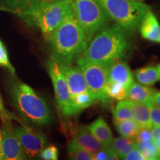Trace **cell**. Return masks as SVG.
Returning <instances> with one entry per match:
<instances>
[{
	"instance_id": "7a4b0ae2",
	"label": "cell",
	"mask_w": 160,
	"mask_h": 160,
	"mask_svg": "<svg viewBox=\"0 0 160 160\" xmlns=\"http://www.w3.org/2000/svg\"><path fill=\"white\" fill-rule=\"evenodd\" d=\"M48 42L51 45L52 60L61 65H71L88 45L73 11L52 33Z\"/></svg>"
},
{
	"instance_id": "ab89813d",
	"label": "cell",
	"mask_w": 160,
	"mask_h": 160,
	"mask_svg": "<svg viewBox=\"0 0 160 160\" xmlns=\"http://www.w3.org/2000/svg\"><path fill=\"white\" fill-rule=\"evenodd\" d=\"M39 1H42V2H51V1H56V0H39ZM71 1V0H70Z\"/></svg>"
},
{
	"instance_id": "ee69618b",
	"label": "cell",
	"mask_w": 160,
	"mask_h": 160,
	"mask_svg": "<svg viewBox=\"0 0 160 160\" xmlns=\"http://www.w3.org/2000/svg\"><path fill=\"white\" fill-rule=\"evenodd\" d=\"M71 1H72V0H71Z\"/></svg>"
},
{
	"instance_id": "8d00e7d4",
	"label": "cell",
	"mask_w": 160,
	"mask_h": 160,
	"mask_svg": "<svg viewBox=\"0 0 160 160\" xmlns=\"http://www.w3.org/2000/svg\"><path fill=\"white\" fill-rule=\"evenodd\" d=\"M0 10H5V11H9V10L7 8H5V6H3L2 2V0H0Z\"/></svg>"
},
{
	"instance_id": "d6a6232c",
	"label": "cell",
	"mask_w": 160,
	"mask_h": 160,
	"mask_svg": "<svg viewBox=\"0 0 160 160\" xmlns=\"http://www.w3.org/2000/svg\"><path fill=\"white\" fill-rule=\"evenodd\" d=\"M145 105L148 106H157L160 108V92L157 91Z\"/></svg>"
},
{
	"instance_id": "52a82bcc",
	"label": "cell",
	"mask_w": 160,
	"mask_h": 160,
	"mask_svg": "<svg viewBox=\"0 0 160 160\" xmlns=\"http://www.w3.org/2000/svg\"><path fill=\"white\" fill-rule=\"evenodd\" d=\"M47 67L53 82L58 108L65 117L77 115L79 111L72 101L67 81L60 68L59 64L51 59L48 61Z\"/></svg>"
},
{
	"instance_id": "4fadbf2b",
	"label": "cell",
	"mask_w": 160,
	"mask_h": 160,
	"mask_svg": "<svg viewBox=\"0 0 160 160\" xmlns=\"http://www.w3.org/2000/svg\"><path fill=\"white\" fill-rule=\"evenodd\" d=\"M108 81L117 82L122 84L128 91L129 88L134 82V78L127 64L124 62H118L110 67L108 70Z\"/></svg>"
},
{
	"instance_id": "ffe728a7",
	"label": "cell",
	"mask_w": 160,
	"mask_h": 160,
	"mask_svg": "<svg viewBox=\"0 0 160 160\" xmlns=\"http://www.w3.org/2000/svg\"><path fill=\"white\" fill-rule=\"evenodd\" d=\"M135 77L142 85L151 86L159 80L158 68L156 66H147L135 71Z\"/></svg>"
},
{
	"instance_id": "cb8c5ba5",
	"label": "cell",
	"mask_w": 160,
	"mask_h": 160,
	"mask_svg": "<svg viewBox=\"0 0 160 160\" xmlns=\"http://www.w3.org/2000/svg\"><path fill=\"white\" fill-rule=\"evenodd\" d=\"M105 91L110 99L119 100V101L127 99L128 89L122 84L117 82L108 81L105 87Z\"/></svg>"
},
{
	"instance_id": "603a6c76",
	"label": "cell",
	"mask_w": 160,
	"mask_h": 160,
	"mask_svg": "<svg viewBox=\"0 0 160 160\" xmlns=\"http://www.w3.org/2000/svg\"><path fill=\"white\" fill-rule=\"evenodd\" d=\"M132 102L130 100H121L113 109L114 122H122L132 119Z\"/></svg>"
},
{
	"instance_id": "6da1fadb",
	"label": "cell",
	"mask_w": 160,
	"mask_h": 160,
	"mask_svg": "<svg viewBox=\"0 0 160 160\" xmlns=\"http://www.w3.org/2000/svg\"><path fill=\"white\" fill-rule=\"evenodd\" d=\"M131 32L114 24L108 25L92 38L77 59V64L93 62L111 66L122 62L132 51Z\"/></svg>"
},
{
	"instance_id": "8992f818",
	"label": "cell",
	"mask_w": 160,
	"mask_h": 160,
	"mask_svg": "<svg viewBox=\"0 0 160 160\" xmlns=\"http://www.w3.org/2000/svg\"><path fill=\"white\" fill-rule=\"evenodd\" d=\"M71 6L88 42L108 25L110 19L97 0H72Z\"/></svg>"
},
{
	"instance_id": "9a60e30c",
	"label": "cell",
	"mask_w": 160,
	"mask_h": 160,
	"mask_svg": "<svg viewBox=\"0 0 160 160\" xmlns=\"http://www.w3.org/2000/svg\"><path fill=\"white\" fill-rule=\"evenodd\" d=\"M73 140L84 148L93 153L103 148V146L92 134L88 127L83 125H79L75 128L73 132Z\"/></svg>"
},
{
	"instance_id": "30bf717a",
	"label": "cell",
	"mask_w": 160,
	"mask_h": 160,
	"mask_svg": "<svg viewBox=\"0 0 160 160\" xmlns=\"http://www.w3.org/2000/svg\"><path fill=\"white\" fill-rule=\"evenodd\" d=\"M1 131V148L3 159L6 160H23L27 159L19 139L16 134L11 121L2 122Z\"/></svg>"
},
{
	"instance_id": "7bdbcfd3",
	"label": "cell",
	"mask_w": 160,
	"mask_h": 160,
	"mask_svg": "<svg viewBox=\"0 0 160 160\" xmlns=\"http://www.w3.org/2000/svg\"><path fill=\"white\" fill-rule=\"evenodd\" d=\"M159 159H160V157H159Z\"/></svg>"
},
{
	"instance_id": "d4e9b609",
	"label": "cell",
	"mask_w": 160,
	"mask_h": 160,
	"mask_svg": "<svg viewBox=\"0 0 160 160\" xmlns=\"http://www.w3.org/2000/svg\"><path fill=\"white\" fill-rule=\"evenodd\" d=\"M135 148L141 152L145 160L159 159V151L153 140L145 142H136Z\"/></svg>"
},
{
	"instance_id": "e0dca14e",
	"label": "cell",
	"mask_w": 160,
	"mask_h": 160,
	"mask_svg": "<svg viewBox=\"0 0 160 160\" xmlns=\"http://www.w3.org/2000/svg\"><path fill=\"white\" fill-rule=\"evenodd\" d=\"M157 92V90L152 88L140 85L134 82L128 91L127 99L136 102L146 104Z\"/></svg>"
},
{
	"instance_id": "7c38bea8",
	"label": "cell",
	"mask_w": 160,
	"mask_h": 160,
	"mask_svg": "<svg viewBox=\"0 0 160 160\" xmlns=\"http://www.w3.org/2000/svg\"><path fill=\"white\" fill-rule=\"evenodd\" d=\"M139 29L143 39L160 44V24L151 10L143 17Z\"/></svg>"
},
{
	"instance_id": "f1b7e54d",
	"label": "cell",
	"mask_w": 160,
	"mask_h": 160,
	"mask_svg": "<svg viewBox=\"0 0 160 160\" xmlns=\"http://www.w3.org/2000/svg\"><path fill=\"white\" fill-rule=\"evenodd\" d=\"M133 140L135 142H145L151 141L152 136L151 129L141 128Z\"/></svg>"
},
{
	"instance_id": "d6986e66",
	"label": "cell",
	"mask_w": 160,
	"mask_h": 160,
	"mask_svg": "<svg viewBox=\"0 0 160 160\" xmlns=\"http://www.w3.org/2000/svg\"><path fill=\"white\" fill-rule=\"evenodd\" d=\"M135 141L131 138L117 137L112 140L109 148L117 154L119 159H123L126 154L135 148Z\"/></svg>"
},
{
	"instance_id": "ba28073f",
	"label": "cell",
	"mask_w": 160,
	"mask_h": 160,
	"mask_svg": "<svg viewBox=\"0 0 160 160\" xmlns=\"http://www.w3.org/2000/svg\"><path fill=\"white\" fill-rule=\"evenodd\" d=\"M77 65L97 99L104 104L109 103L110 98L106 93L105 87L108 81L110 66L93 62H84Z\"/></svg>"
},
{
	"instance_id": "277c9868",
	"label": "cell",
	"mask_w": 160,
	"mask_h": 160,
	"mask_svg": "<svg viewBox=\"0 0 160 160\" xmlns=\"http://www.w3.org/2000/svg\"><path fill=\"white\" fill-rule=\"evenodd\" d=\"M111 20L127 31L139 28L142 20L150 7L137 0H97Z\"/></svg>"
},
{
	"instance_id": "1f68e13d",
	"label": "cell",
	"mask_w": 160,
	"mask_h": 160,
	"mask_svg": "<svg viewBox=\"0 0 160 160\" xmlns=\"http://www.w3.org/2000/svg\"><path fill=\"white\" fill-rule=\"evenodd\" d=\"M123 159L126 160H145L144 156L142 154V153L139 150L134 148L129 152L128 154H126L124 157Z\"/></svg>"
},
{
	"instance_id": "b9f144b4",
	"label": "cell",
	"mask_w": 160,
	"mask_h": 160,
	"mask_svg": "<svg viewBox=\"0 0 160 160\" xmlns=\"http://www.w3.org/2000/svg\"><path fill=\"white\" fill-rule=\"evenodd\" d=\"M159 153H160V150H159Z\"/></svg>"
},
{
	"instance_id": "4dcf8cb0",
	"label": "cell",
	"mask_w": 160,
	"mask_h": 160,
	"mask_svg": "<svg viewBox=\"0 0 160 160\" xmlns=\"http://www.w3.org/2000/svg\"><path fill=\"white\" fill-rule=\"evenodd\" d=\"M150 110V117L153 127L160 126V108L157 106H148Z\"/></svg>"
},
{
	"instance_id": "4316f807",
	"label": "cell",
	"mask_w": 160,
	"mask_h": 160,
	"mask_svg": "<svg viewBox=\"0 0 160 160\" xmlns=\"http://www.w3.org/2000/svg\"><path fill=\"white\" fill-rule=\"evenodd\" d=\"M0 67L7 69L12 75H15V68L10 62L7 48L1 39H0Z\"/></svg>"
},
{
	"instance_id": "e575fe53",
	"label": "cell",
	"mask_w": 160,
	"mask_h": 160,
	"mask_svg": "<svg viewBox=\"0 0 160 160\" xmlns=\"http://www.w3.org/2000/svg\"><path fill=\"white\" fill-rule=\"evenodd\" d=\"M152 140H160V126L153 127L151 129Z\"/></svg>"
},
{
	"instance_id": "9c48e42d",
	"label": "cell",
	"mask_w": 160,
	"mask_h": 160,
	"mask_svg": "<svg viewBox=\"0 0 160 160\" xmlns=\"http://www.w3.org/2000/svg\"><path fill=\"white\" fill-rule=\"evenodd\" d=\"M20 125L14 126L16 134L19 139L26 157H35L47 145V139L42 133L19 121Z\"/></svg>"
},
{
	"instance_id": "83f0119b",
	"label": "cell",
	"mask_w": 160,
	"mask_h": 160,
	"mask_svg": "<svg viewBox=\"0 0 160 160\" xmlns=\"http://www.w3.org/2000/svg\"><path fill=\"white\" fill-rule=\"evenodd\" d=\"M40 157L44 160H57L58 159V149L55 145H50L40 151Z\"/></svg>"
},
{
	"instance_id": "ac0fdd59",
	"label": "cell",
	"mask_w": 160,
	"mask_h": 160,
	"mask_svg": "<svg viewBox=\"0 0 160 160\" xmlns=\"http://www.w3.org/2000/svg\"><path fill=\"white\" fill-rule=\"evenodd\" d=\"M131 113L132 119L141 128H146L149 129L153 128L150 117L149 107L145 104L132 102Z\"/></svg>"
},
{
	"instance_id": "2e32d148",
	"label": "cell",
	"mask_w": 160,
	"mask_h": 160,
	"mask_svg": "<svg viewBox=\"0 0 160 160\" xmlns=\"http://www.w3.org/2000/svg\"><path fill=\"white\" fill-rule=\"evenodd\" d=\"M88 128L92 134L94 136L96 139L101 143L103 148H108L110 147L113 139V133L102 117H99L93 123L88 126Z\"/></svg>"
},
{
	"instance_id": "74e56055",
	"label": "cell",
	"mask_w": 160,
	"mask_h": 160,
	"mask_svg": "<svg viewBox=\"0 0 160 160\" xmlns=\"http://www.w3.org/2000/svg\"><path fill=\"white\" fill-rule=\"evenodd\" d=\"M3 159V155H2V148H1V142H0V160H2Z\"/></svg>"
},
{
	"instance_id": "f35d334b",
	"label": "cell",
	"mask_w": 160,
	"mask_h": 160,
	"mask_svg": "<svg viewBox=\"0 0 160 160\" xmlns=\"http://www.w3.org/2000/svg\"><path fill=\"white\" fill-rule=\"evenodd\" d=\"M158 68V73H159V80H160V65L157 67Z\"/></svg>"
},
{
	"instance_id": "f546056e",
	"label": "cell",
	"mask_w": 160,
	"mask_h": 160,
	"mask_svg": "<svg viewBox=\"0 0 160 160\" xmlns=\"http://www.w3.org/2000/svg\"><path fill=\"white\" fill-rule=\"evenodd\" d=\"M0 119L2 120V122L8 121V120L12 121V120L13 119L17 120V121H20L19 118L16 117L14 115L12 114L11 112H9L5 108V106H4V103L1 97V95H0Z\"/></svg>"
},
{
	"instance_id": "d590c367",
	"label": "cell",
	"mask_w": 160,
	"mask_h": 160,
	"mask_svg": "<svg viewBox=\"0 0 160 160\" xmlns=\"http://www.w3.org/2000/svg\"><path fill=\"white\" fill-rule=\"evenodd\" d=\"M107 160H117L119 159V157L116 154V153L113 151H111V149L108 148V154H107Z\"/></svg>"
},
{
	"instance_id": "8fae6325",
	"label": "cell",
	"mask_w": 160,
	"mask_h": 160,
	"mask_svg": "<svg viewBox=\"0 0 160 160\" xmlns=\"http://www.w3.org/2000/svg\"><path fill=\"white\" fill-rule=\"evenodd\" d=\"M59 66L67 81L71 99L79 93L91 91L79 67L61 64H59Z\"/></svg>"
},
{
	"instance_id": "836d02e7",
	"label": "cell",
	"mask_w": 160,
	"mask_h": 160,
	"mask_svg": "<svg viewBox=\"0 0 160 160\" xmlns=\"http://www.w3.org/2000/svg\"><path fill=\"white\" fill-rule=\"evenodd\" d=\"M108 148H103L99 151L93 153V159L94 160H105L107 158Z\"/></svg>"
},
{
	"instance_id": "5b68a950",
	"label": "cell",
	"mask_w": 160,
	"mask_h": 160,
	"mask_svg": "<svg viewBox=\"0 0 160 160\" xmlns=\"http://www.w3.org/2000/svg\"><path fill=\"white\" fill-rule=\"evenodd\" d=\"M72 11L70 0L40 1L25 22L30 25L37 26L45 39L48 41L52 33Z\"/></svg>"
},
{
	"instance_id": "44dd1931",
	"label": "cell",
	"mask_w": 160,
	"mask_h": 160,
	"mask_svg": "<svg viewBox=\"0 0 160 160\" xmlns=\"http://www.w3.org/2000/svg\"><path fill=\"white\" fill-rule=\"evenodd\" d=\"M116 128L122 137L134 139L141 127L133 119L122 122H114Z\"/></svg>"
},
{
	"instance_id": "7402d4cb",
	"label": "cell",
	"mask_w": 160,
	"mask_h": 160,
	"mask_svg": "<svg viewBox=\"0 0 160 160\" xmlns=\"http://www.w3.org/2000/svg\"><path fill=\"white\" fill-rule=\"evenodd\" d=\"M69 158L75 160H93V153L79 145L75 140H72L68 146Z\"/></svg>"
},
{
	"instance_id": "5bb4252c",
	"label": "cell",
	"mask_w": 160,
	"mask_h": 160,
	"mask_svg": "<svg viewBox=\"0 0 160 160\" xmlns=\"http://www.w3.org/2000/svg\"><path fill=\"white\" fill-rule=\"evenodd\" d=\"M39 0H2L3 6L17 13L24 21L28 19L39 5Z\"/></svg>"
},
{
	"instance_id": "484cf974",
	"label": "cell",
	"mask_w": 160,
	"mask_h": 160,
	"mask_svg": "<svg viewBox=\"0 0 160 160\" xmlns=\"http://www.w3.org/2000/svg\"><path fill=\"white\" fill-rule=\"evenodd\" d=\"M97 100L96 96L91 91L79 93V94L72 98V101L79 111H82V110L90 107Z\"/></svg>"
},
{
	"instance_id": "60d3db41",
	"label": "cell",
	"mask_w": 160,
	"mask_h": 160,
	"mask_svg": "<svg viewBox=\"0 0 160 160\" xmlns=\"http://www.w3.org/2000/svg\"><path fill=\"white\" fill-rule=\"evenodd\" d=\"M1 139H2V136H1V131H0V142H1Z\"/></svg>"
},
{
	"instance_id": "3957f363",
	"label": "cell",
	"mask_w": 160,
	"mask_h": 160,
	"mask_svg": "<svg viewBox=\"0 0 160 160\" xmlns=\"http://www.w3.org/2000/svg\"><path fill=\"white\" fill-rule=\"evenodd\" d=\"M8 91L13 107L24 119L37 125L51 122V110L47 102L31 87L12 77L8 81Z\"/></svg>"
}]
</instances>
